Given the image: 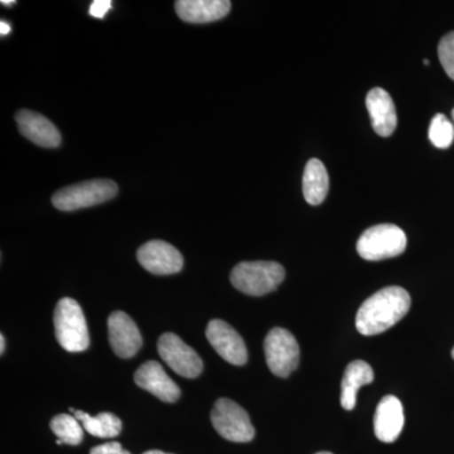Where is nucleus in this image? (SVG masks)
<instances>
[{
  "label": "nucleus",
  "mask_w": 454,
  "mask_h": 454,
  "mask_svg": "<svg viewBox=\"0 0 454 454\" xmlns=\"http://www.w3.org/2000/svg\"><path fill=\"white\" fill-rule=\"evenodd\" d=\"M107 328L114 354L121 358L136 356L142 348L143 339L133 319L127 313L118 310L110 315Z\"/></svg>",
  "instance_id": "9b49d317"
},
{
  "label": "nucleus",
  "mask_w": 454,
  "mask_h": 454,
  "mask_svg": "<svg viewBox=\"0 0 454 454\" xmlns=\"http://www.w3.org/2000/svg\"><path fill=\"white\" fill-rule=\"evenodd\" d=\"M452 357H453V360H454V348L452 349Z\"/></svg>",
  "instance_id": "c756f323"
},
{
  "label": "nucleus",
  "mask_w": 454,
  "mask_h": 454,
  "mask_svg": "<svg viewBox=\"0 0 454 454\" xmlns=\"http://www.w3.org/2000/svg\"><path fill=\"white\" fill-rule=\"evenodd\" d=\"M2 4L11 7L12 4H16V2H14V0H2Z\"/></svg>",
  "instance_id": "bb28decb"
},
{
  "label": "nucleus",
  "mask_w": 454,
  "mask_h": 454,
  "mask_svg": "<svg viewBox=\"0 0 454 454\" xmlns=\"http://www.w3.org/2000/svg\"><path fill=\"white\" fill-rule=\"evenodd\" d=\"M9 32H11V26L5 22L0 23V33H2V35H7Z\"/></svg>",
  "instance_id": "393cba45"
},
{
  "label": "nucleus",
  "mask_w": 454,
  "mask_h": 454,
  "mask_svg": "<svg viewBox=\"0 0 454 454\" xmlns=\"http://www.w3.org/2000/svg\"><path fill=\"white\" fill-rule=\"evenodd\" d=\"M112 8L110 0H95L90 7V16L95 18H104L107 12Z\"/></svg>",
  "instance_id": "b1692460"
},
{
  "label": "nucleus",
  "mask_w": 454,
  "mask_h": 454,
  "mask_svg": "<svg viewBox=\"0 0 454 454\" xmlns=\"http://www.w3.org/2000/svg\"><path fill=\"white\" fill-rule=\"evenodd\" d=\"M118 193V184L112 179H90L57 191L52 205L57 210L76 211L110 201Z\"/></svg>",
  "instance_id": "20e7f679"
},
{
  "label": "nucleus",
  "mask_w": 454,
  "mask_h": 454,
  "mask_svg": "<svg viewBox=\"0 0 454 454\" xmlns=\"http://www.w3.org/2000/svg\"><path fill=\"white\" fill-rule=\"evenodd\" d=\"M452 116H453V121H454V109L452 110Z\"/></svg>",
  "instance_id": "7c9ffc66"
},
{
  "label": "nucleus",
  "mask_w": 454,
  "mask_h": 454,
  "mask_svg": "<svg viewBox=\"0 0 454 454\" xmlns=\"http://www.w3.org/2000/svg\"><path fill=\"white\" fill-rule=\"evenodd\" d=\"M143 454H170V453H166V452H162V450H148V452H145V453H143Z\"/></svg>",
  "instance_id": "cd10ccee"
},
{
  "label": "nucleus",
  "mask_w": 454,
  "mask_h": 454,
  "mask_svg": "<svg viewBox=\"0 0 454 454\" xmlns=\"http://www.w3.org/2000/svg\"><path fill=\"white\" fill-rule=\"evenodd\" d=\"M286 278L283 265L276 262H243L232 269V286L244 294L262 297L276 291Z\"/></svg>",
  "instance_id": "f03ea898"
},
{
  "label": "nucleus",
  "mask_w": 454,
  "mask_h": 454,
  "mask_svg": "<svg viewBox=\"0 0 454 454\" xmlns=\"http://www.w3.org/2000/svg\"><path fill=\"white\" fill-rule=\"evenodd\" d=\"M56 339L68 352H82L89 348L90 336L85 316L80 304L73 298H62L57 303L55 315Z\"/></svg>",
  "instance_id": "7ed1b4c3"
},
{
  "label": "nucleus",
  "mask_w": 454,
  "mask_h": 454,
  "mask_svg": "<svg viewBox=\"0 0 454 454\" xmlns=\"http://www.w3.org/2000/svg\"><path fill=\"white\" fill-rule=\"evenodd\" d=\"M264 352L269 370L278 378H288L300 365V345L295 337L284 328H273L267 334Z\"/></svg>",
  "instance_id": "0eeeda50"
},
{
  "label": "nucleus",
  "mask_w": 454,
  "mask_h": 454,
  "mask_svg": "<svg viewBox=\"0 0 454 454\" xmlns=\"http://www.w3.org/2000/svg\"><path fill=\"white\" fill-rule=\"evenodd\" d=\"M438 57L444 71L454 82V32L448 33L439 42Z\"/></svg>",
  "instance_id": "4be33fe9"
},
{
  "label": "nucleus",
  "mask_w": 454,
  "mask_h": 454,
  "mask_svg": "<svg viewBox=\"0 0 454 454\" xmlns=\"http://www.w3.org/2000/svg\"><path fill=\"white\" fill-rule=\"evenodd\" d=\"M177 16L187 23L216 22L229 14L231 2L229 0H178L175 3Z\"/></svg>",
  "instance_id": "2eb2a0df"
},
{
  "label": "nucleus",
  "mask_w": 454,
  "mask_h": 454,
  "mask_svg": "<svg viewBox=\"0 0 454 454\" xmlns=\"http://www.w3.org/2000/svg\"><path fill=\"white\" fill-rule=\"evenodd\" d=\"M90 454H130V452L124 450L118 442H109V443L92 448Z\"/></svg>",
  "instance_id": "5701e85b"
},
{
  "label": "nucleus",
  "mask_w": 454,
  "mask_h": 454,
  "mask_svg": "<svg viewBox=\"0 0 454 454\" xmlns=\"http://www.w3.org/2000/svg\"><path fill=\"white\" fill-rule=\"evenodd\" d=\"M330 177L321 160L313 158L306 164L303 173V195L312 206L321 205L327 197Z\"/></svg>",
  "instance_id": "a211bd4d"
},
{
  "label": "nucleus",
  "mask_w": 454,
  "mask_h": 454,
  "mask_svg": "<svg viewBox=\"0 0 454 454\" xmlns=\"http://www.w3.org/2000/svg\"><path fill=\"white\" fill-rule=\"evenodd\" d=\"M206 337L223 360L236 366L247 363V348L243 337L226 322L212 319L206 328Z\"/></svg>",
  "instance_id": "9d476101"
},
{
  "label": "nucleus",
  "mask_w": 454,
  "mask_h": 454,
  "mask_svg": "<svg viewBox=\"0 0 454 454\" xmlns=\"http://www.w3.org/2000/svg\"><path fill=\"white\" fill-rule=\"evenodd\" d=\"M51 430L62 443L68 446H79L83 439V429L79 420L73 415L59 414L51 420Z\"/></svg>",
  "instance_id": "aec40b11"
},
{
  "label": "nucleus",
  "mask_w": 454,
  "mask_h": 454,
  "mask_svg": "<svg viewBox=\"0 0 454 454\" xmlns=\"http://www.w3.org/2000/svg\"><path fill=\"white\" fill-rule=\"evenodd\" d=\"M211 422L221 437L235 443H247L255 437L249 414L238 403L221 397L211 411Z\"/></svg>",
  "instance_id": "423d86ee"
},
{
  "label": "nucleus",
  "mask_w": 454,
  "mask_h": 454,
  "mask_svg": "<svg viewBox=\"0 0 454 454\" xmlns=\"http://www.w3.org/2000/svg\"><path fill=\"white\" fill-rule=\"evenodd\" d=\"M406 235L399 226L381 223L367 229L357 241V253L370 262L395 258L406 249Z\"/></svg>",
  "instance_id": "39448f33"
},
{
  "label": "nucleus",
  "mask_w": 454,
  "mask_h": 454,
  "mask_svg": "<svg viewBox=\"0 0 454 454\" xmlns=\"http://www.w3.org/2000/svg\"><path fill=\"white\" fill-rule=\"evenodd\" d=\"M316 454H333V453H331V452H318V453H316Z\"/></svg>",
  "instance_id": "c85d7f7f"
},
{
  "label": "nucleus",
  "mask_w": 454,
  "mask_h": 454,
  "mask_svg": "<svg viewBox=\"0 0 454 454\" xmlns=\"http://www.w3.org/2000/svg\"><path fill=\"white\" fill-rule=\"evenodd\" d=\"M5 351V337L0 336V354H4Z\"/></svg>",
  "instance_id": "a878e982"
},
{
  "label": "nucleus",
  "mask_w": 454,
  "mask_h": 454,
  "mask_svg": "<svg viewBox=\"0 0 454 454\" xmlns=\"http://www.w3.org/2000/svg\"><path fill=\"white\" fill-rule=\"evenodd\" d=\"M70 411L79 422L82 423L83 429L94 437L115 438L121 434V422L116 415L100 413L97 417H91L85 411H76L74 408H70Z\"/></svg>",
  "instance_id": "6ab92c4d"
},
{
  "label": "nucleus",
  "mask_w": 454,
  "mask_h": 454,
  "mask_svg": "<svg viewBox=\"0 0 454 454\" xmlns=\"http://www.w3.org/2000/svg\"><path fill=\"white\" fill-rule=\"evenodd\" d=\"M366 106L376 134L390 137L396 129L397 115L395 104L389 92L381 88L370 90L366 97Z\"/></svg>",
  "instance_id": "dca6fc26"
},
{
  "label": "nucleus",
  "mask_w": 454,
  "mask_h": 454,
  "mask_svg": "<svg viewBox=\"0 0 454 454\" xmlns=\"http://www.w3.org/2000/svg\"><path fill=\"white\" fill-rule=\"evenodd\" d=\"M158 352L167 364L178 375L187 379H196L201 375L203 363L201 357L177 334L164 333L158 340Z\"/></svg>",
  "instance_id": "6e6552de"
},
{
  "label": "nucleus",
  "mask_w": 454,
  "mask_h": 454,
  "mask_svg": "<svg viewBox=\"0 0 454 454\" xmlns=\"http://www.w3.org/2000/svg\"><path fill=\"white\" fill-rule=\"evenodd\" d=\"M134 381L139 387L153 394L164 403H176L181 396L177 384L167 375L162 365L157 361L143 364L137 370Z\"/></svg>",
  "instance_id": "ddd939ff"
},
{
  "label": "nucleus",
  "mask_w": 454,
  "mask_h": 454,
  "mask_svg": "<svg viewBox=\"0 0 454 454\" xmlns=\"http://www.w3.org/2000/svg\"><path fill=\"white\" fill-rule=\"evenodd\" d=\"M373 381V370L369 364L363 360L352 361L346 367L340 385V405L345 411H354L356 406L357 391L364 385L372 384Z\"/></svg>",
  "instance_id": "f3484780"
},
{
  "label": "nucleus",
  "mask_w": 454,
  "mask_h": 454,
  "mask_svg": "<svg viewBox=\"0 0 454 454\" xmlns=\"http://www.w3.org/2000/svg\"><path fill=\"white\" fill-rule=\"evenodd\" d=\"M403 427L404 411L402 402L394 395L382 397L373 418L376 437L384 443H393L402 434Z\"/></svg>",
  "instance_id": "4468645a"
},
{
  "label": "nucleus",
  "mask_w": 454,
  "mask_h": 454,
  "mask_svg": "<svg viewBox=\"0 0 454 454\" xmlns=\"http://www.w3.org/2000/svg\"><path fill=\"white\" fill-rule=\"evenodd\" d=\"M429 139L439 149H447L454 140V127L443 114H437L429 125Z\"/></svg>",
  "instance_id": "412c9836"
},
{
  "label": "nucleus",
  "mask_w": 454,
  "mask_h": 454,
  "mask_svg": "<svg viewBox=\"0 0 454 454\" xmlns=\"http://www.w3.org/2000/svg\"><path fill=\"white\" fill-rule=\"evenodd\" d=\"M411 306V294L402 286H387L364 301L356 316V328L364 336H375L402 321Z\"/></svg>",
  "instance_id": "f257e3e1"
},
{
  "label": "nucleus",
  "mask_w": 454,
  "mask_h": 454,
  "mask_svg": "<svg viewBox=\"0 0 454 454\" xmlns=\"http://www.w3.org/2000/svg\"><path fill=\"white\" fill-rule=\"evenodd\" d=\"M137 259L149 273L154 276H170L184 268V256L173 245L162 240H152L142 245Z\"/></svg>",
  "instance_id": "1a4fd4ad"
},
{
  "label": "nucleus",
  "mask_w": 454,
  "mask_h": 454,
  "mask_svg": "<svg viewBox=\"0 0 454 454\" xmlns=\"http://www.w3.org/2000/svg\"><path fill=\"white\" fill-rule=\"evenodd\" d=\"M18 129L25 138L43 148H57L61 145V133L55 124L40 113L20 110L16 115Z\"/></svg>",
  "instance_id": "f8f14e48"
}]
</instances>
